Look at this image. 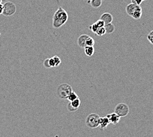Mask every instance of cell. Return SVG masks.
<instances>
[{
  "mask_svg": "<svg viewBox=\"0 0 153 137\" xmlns=\"http://www.w3.org/2000/svg\"><path fill=\"white\" fill-rule=\"evenodd\" d=\"M69 15L67 11L59 7L55 12L52 19V26L54 28H59L65 24L68 21Z\"/></svg>",
  "mask_w": 153,
  "mask_h": 137,
  "instance_id": "cell-1",
  "label": "cell"
},
{
  "mask_svg": "<svg viewBox=\"0 0 153 137\" xmlns=\"http://www.w3.org/2000/svg\"><path fill=\"white\" fill-rule=\"evenodd\" d=\"M73 92V88L70 84L63 83L60 84L57 89V95L61 99H67Z\"/></svg>",
  "mask_w": 153,
  "mask_h": 137,
  "instance_id": "cell-2",
  "label": "cell"
},
{
  "mask_svg": "<svg viewBox=\"0 0 153 137\" xmlns=\"http://www.w3.org/2000/svg\"><path fill=\"white\" fill-rule=\"evenodd\" d=\"M100 117L97 113H91L87 117L85 120V124L91 129H95L99 126V121Z\"/></svg>",
  "mask_w": 153,
  "mask_h": 137,
  "instance_id": "cell-3",
  "label": "cell"
},
{
  "mask_svg": "<svg viewBox=\"0 0 153 137\" xmlns=\"http://www.w3.org/2000/svg\"><path fill=\"white\" fill-rule=\"evenodd\" d=\"M114 112L118 115L120 117H124L129 114V107L125 103H120L115 107Z\"/></svg>",
  "mask_w": 153,
  "mask_h": 137,
  "instance_id": "cell-4",
  "label": "cell"
},
{
  "mask_svg": "<svg viewBox=\"0 0 153 137\" xmlns=\"http://www.w3.org/2000/svg\"><path fill=\"white\" fill-rule=\"evenodd\" d=\"M4 11H3V14L6 17H9V16L13 15L16 13V5L12 1H6L4 4Z\"/></svg>",
  "mask_w": 153,
  "mask_h": 137,
  "instance_id": "cell-5",
  "label": "cell"
},
{
  "mask_svg": "<svg viewBox=\"0 0 153 137\" xmlns=\"http://www.w3.org/2000/svg\"><path fill=\"white\" fill-rule=\"evenodd\" d=\"M81 106V100L78 98L77 99L75 100H73L72 101H69V103L67 106V108L69 111H75L77 110L79 107Z\"/></svg>",
  "mask_w": 153,
  "mask_h": 137,
  "instance_id": "cell-6",
  "label": "cell"
},
{
  "mask_svg": "<svg viewBox=\"0 0 153 137\" xmlns=\"http://www.w3.org/2000/svg\"><path fill=\"white\" fill-rule=\"evenodd\" d=\"M106 117L109 119L110 123H112L113 125H117V124L120 122L121 119V117L118 115H117L115 112L108 114Z\"/></svg>",
  "mask_w": 153,
  "mask_h": 137,
  "instance_id": "cell-7",
  "label": "cell"
},
{
  "mask_svg": "<svg viewBox=\"0 0 153 137\" xmlns=\"http://www.w3.org/2000/svg\"><path fill=\"white\" fill-rule=\"evenodd\" d=\"M100 20L104 21V23L106 24L111 23L113 21V16L110 13H104L100 16Z\"/></svg>",
  "mask_w": 153,
  "mask_h": 137,
  "instance_id": "cell-8",
  "label": "cell"
},
{
  "mask_svg": "<svg viewBox=\"0 0 153 137\" xmlns=\"http://www.w3.org/2000/svg\"><path fill=\"white\" fill-rule=\"evenodd\" d=\"M110 124V120L106 116L103 117H100V121H99V126L100 128L101 129H106L107 128V127Z\"/></svg>",
  "mask_w": 153,
  "mask_h": 137,
  "instance_id": "cell-9",
  "label": "cell"
},
{
  "mask_svg": "<svg viewBox=\"0 0 153 137\" xmlns=\"http://www.w3.org/2000/svg\"><path fill=\"white\" fill-rule=\"evenodd\" d=\"M89 37L87 34H82L77 39V44L78 46L81 47V48H84L86 46V41L87 39Z\"/></svg>",
  "mask_w": 153,
  "mask_h": 137,
  "instance_id": "cell-10",
  "label": "cell"
},
{
  "mask_svg": "<svg viewBox=\"0 0 153 137\" xmlns=\"http://www.w3.org/2000/svg\"><path fill=\"white\" fill-rule=\"evenodd\" d=\"M138 6H140V5H137L135 4H132V3H131V4H128V5H127V7L126 8V13L129 16H131V17L132 14L133 13L134 11L136 10V9L137 8Z\"/></svg>",
  "mask_w": 153,
  "mask_h": 137,
  "instance_id": "cell-11",
  "label": "cell"
},
{
  "mask_svg": "<svg viewBox=\"0 0 153 137\" xmlns=\"http://www.w3.org/2000/svg\"><path fill=\"white\" fill-rule=\"evenodd\" d=\"M142 8L141 6H138L137 8L136 9V10L134 11L133 13L131 15V17H133L134 19H136V20H138V19H141L142 16Z\"/></svg>",
  "mask_w": 153,
  "mask_h": 137,
  "instance_id": "cell-12",
  "label": "cell"
},
{
  "mask_svg": "<svg viewBox=\"0 0 153 137\" xmlns=\"http://www.w3.org/2000/svg\"><path fill=\"white\" fill-rule=\"evenodd\" d=\"M104 28H105V30H106V34L113 33L115 31V29H116V28H115V26L112 24V23L105 24Z\"/></svg>",
  "mask_w": 153,
  "mask_h": 137,
  "instance_id": "cell-13",
  "label": "cell"
},
{
  "mask_svg": "<svg viewBox=\"0 0 153 137\" xmlns=\"http://www.w3.org/2000/svg\"><path fill=\"white\" fill-rule=\"evenodd\" d=\"M85 53L88 57H92L94 53V46H85Z\"/></svg>",
  "mask_w": 153,
  "mask_h": 137,
  "instance_id": "cell-14",
  "label": "cell"
},
{
  "mask_svg": "<svg viewBox=\"0 0 153 137\" xmlns=\"http://www.w3.org/2000/svg\"><path fill=\"white\" fill-rule=\"evenodd\" d=\"M88 4H91V5L93 8H98L102 5V0H92V1H88Z\"/></svg>",
  "mask_w": 153,
  "mask_h": 137,
  "instance_id": "cell-15",
  "label": "cell"
},
{
  "mask_svg": "<svg viewBox=\"0 0 153 137\" xmlns=\"http://www.w3.org/2000/svg\"><path fill=\"white\" fill-rule=\"evenodd\" d=\"M78 98H79L78 95L76 94V92L73 91V92H71V94L69 95V96L68 97L67 99L69 100V101H72L73 100H75L76 99H77Z\"/></svg>",
  "mask_w": 153,
  "mask_h": 137,
  "instance_id": "cell-16",
  "label": "cell"
},
{
  "mask_svg": "<svg viewBox=\"0 0 153 137\" xmlns=\"http://www.w3.org/2000/svg\"><path fill=\"white\" fill-rule=\"evenodd\" d=\"M94 44H95L94 40L92 37H90V36L87 38V41H86V46H94Z\"/></svg>",
  "mask_w": 153,
  "mask_h": 137,
  "instance_id": "cell-17",
  "label": "cell"
},
{
  "mask_svg": "<svg viewBox=\"0 0 153 137\" xmlns=\"http://www.w3.org/2000/svg\"><path fill=\"white\" fill-rule=\"evenodd\" d=\"M96 34L98 36H102L106 34V30H105L104 27L102 28H98V29L97 30V31L96 32Z\"/></svg>",
  "mask_w": 153,
  "mask_h": 137,
  "instance_id": "cell-18",
  "label": "cell"
},
{
  "mask_svg": "<svg viewBox=\"0 0 153 137\" xmlns=\"http://www.w3.org/2000/svg\"><path fill=\"white\" fill-rule=\"evenodd\" d=\"M53 59L54 60V63H55V65H56V67H58L60 65V64H61L62 63V60L61 59L59 58V57L58 56H55L52 57Z\"/></svg>",
  "mask_w": 153,
  "mask_h": 137,
  "instance_id": "cell-19",
  "label": "cell"
},
{
  "mask_svg": "<svg viewBox=\"0 0 153 137\" xmlns=\"http://www.w3.org/2000/svg\"><path fill=\"white\" fill-rule=\"evenodd\" d=\"M89 29H90L92 33H96V32L97 31V30L98 29V27H97V25L96 24V23H93L92 25H91L90 27H89Z\"/></svg>",
  "mask_w": 153,
  "mask_h": 137,
  "instance_id": "cell-20",
  "label": "cell"
},
{
  "mask_svg": "<svg viewBox=\"0 0 153 137\" xmlns=\"http://www.w3.org/2000/svg\"><path fill=\"white\" fill-rule=\"evenodd\" d=\"M147 40L149 42L153 45V30L149 33L147 35Z\"/></svg>",
  "mask_w": 153,
  "mask_h": 137,
  "instance_id": "cell-21",
  "label": "cell"
},
{
  "mask_svg": "<svg viewBox=\"0 0 153 137\" xmlns=\"http://www.w3.org/2000/svg\"><path fill=\"white\" fill-rule=\"evenodd\" d=\"M95 23H96V24L97 25V27H98V28H102V27H104L105 23H104V21L100 20V19H99V20H98L97 22H96Z\"/></svg>",
  "mask_w": 153,
  "mask_h": 137,
  "instance_id": "cell-22",
  "label": "cell"
},
{
  "mask_svg": "<svg viewBox=\"0 0 153 137\" xmlns=\"http://www.w3.org/2000/svg\"><path fill=\"white\" fill-rule=\"evenodd\" d=\"M142 2H143L142 0H131L132 4H135L137 5H141Z\"/></svg>",
  "mask_w": 153,
  "mask_h": 137,
  "instance_id": "cell-23",
  "label": "cell"
},
{
  "mask_svg": "<svg viewBox=\"0 0 153 137\" xmlns=\"http://www.w3.org/2000/svg\"><path fill=\"white\" fill-rule=\"evenodd\" d=\"M43 65L46 68H50L49 63H48V58H47V59L44 60V62H43Z\"/></svg>",
  "mask_w": 153,
  "mask_h": 137,
  "instance_id": "cell-24",
  "label": "cell"
},
{
  "mask_svg": "<svg viewBox=\"0 0 153 137\" xmlns=\"http://www.w3.org/2000/svg\"><path fill=\"white\" fill-rule=\"evenodd\" d=\"M3 11H4V5L3 4H0V15L3 14Z\"/></svg>",
  "mask_w": 153,
  "mask_h": 137,
  "instance_id": "cell-25",
  "label": "cell"
},
{
  "mask_svg": "<svg viewBox=\"0 0 153 137\" xmlns=\"http://www.w3.org/2000/svg\"><path fill=\"white\" fill-rule=\"evenodd\" d=\"M0 4H2V0H0Z\"/></svg>",
  "mask_w": 153,
  "mask_h": 137,
  "instance_id": "cell-26",
  "label": "cell"
},
{
  "mask_svg": "<svg viewBox=\"0 0 153 137\" xmlns=\"http://www.w3.org/2000/svg\"><path fill=\"white\" fill-rule=\"evenodd\" d=\"M142 1H146V0H142Z\"/></svg>",
  "mask_w": 153,
  "mask_h": 137,
  "instance_id": "cell-27",
  "label": "cell"
},
{
  "mask_svg": "<svg viewBox=\"0 0 153 137\" xmlns=\"http://www.w3.org/2000/svg\"><path fill=\"white\" fill-rule=\"evenodd\" d=\"M89 1H92V0H89Z\"/></svg>",
  "mask_w": 153,
  "mask_h": 137,
  "instance_id": "cell-28",
  "label": "cell"
},
{
  "mask_svg": "<svg viewBox=\"0 0 153 137\" xmlns=\"http://www.w3.org/2000/svg\"><path fill=\"white\" fill-rule=\"evenodd\" d=\"M83 1H86V0H83Z\"/></svg>",
  "mask_w": 153,
  "mask_h": 137,
  "instance_id": "cell-29",
  "label": "cell"
},
{
  "mask_svg": "<svg viewBox=\"0 0 153 137\" xmlns=\"http://www.w3.org/2000/svg\"><path fill=\"white\" fill-rule=\"evenodd\" d=\"M102 1H103V0H102Z\"/></svg>",
  "mask_w": 153,
  "mask_h": 137,
  "instance_id": "cell-30",
  "label": "cell"
}]
</instances>
